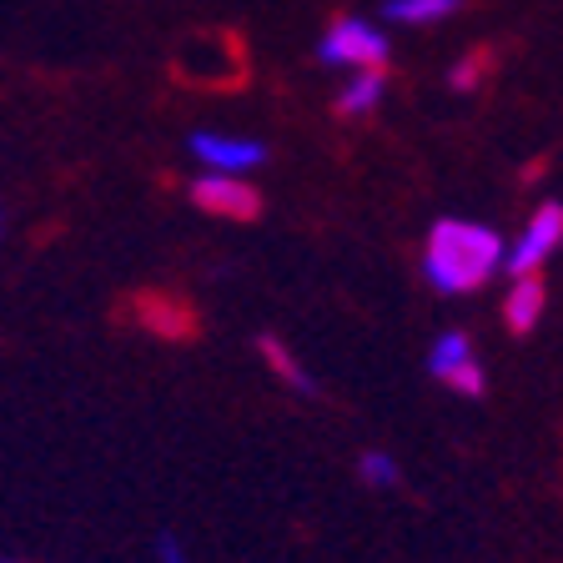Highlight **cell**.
Returning a JSON list of instances; mask_svg holds the SVG:
<instances>
[{
    "instance_id": "obj_12",
    "label": "cell",
    "mask_w": 563,
    "mask_h": 563,
    "mask_svg": "<svg viewBox=\"0 0 563 563\" xmlns=\"http://www.w3.org/2000/svg\"><path fill=\"white\" fill-rule=\"evenodd\" d=\"M483 70H488V56H483V51H473V56L453 60V70H448V86H453V91H473V86L483 81Z\"/></svg>"
},
{
    "instance_id": "obj_1",
    "label": "cell",
    "mask_w": 563,
    "mask_h": 563,
    "mask_svg": "<svg viewBox=\"0 0 563 563\" xmlns=\"http://www.w3.org/2000/svg\"><path fill=\"white\" fill-rule=\"evenodd\" d=\"M498 272H504V236L493 232L488 222L443 217V222L428 227V242H422V277H428L433 292H443V297L478 292V287H488Z\"/></svg>"
},
{
    "instance_id": "obj_3",
    "label": "cell",
    "mask_w": 563,
    "mask_h": 563,
    "mask_svg": "<svg viewBox=\"0 0 563 563\" xmlns=\"http://www.w3.org/2000/svg\"><path fill=\"white\" fill-rule=\"evenodd\" d=\"M563 246V207L543 201L533 217L523 222L518 236H504V272L508 277H539L543 262Z\"/></svg>"
},
{
    "instance_id": "obj_9",
    "label": "cell",
    "mask_w": 563,
    "mask_h": 563,
    "mask_svg": "<svg viewBox=\"0 0 563 563\" xmlns=\"http://www.w3.org/2000/svg\"><path fill=\"white\" fill-rule=\"evenodd\" d=\"M543 317V282L539 277H514L504 292V322L514 332H533V322Z\"/></svg>"
},
{
    "instance_id": "obj_13",
    "label": "cell",
    "mask_w": 563,
    "mask_h": 563,
    "mask_svg": "<svg viewBox=\"0 0 563 563\" xmlns=\"http://www.w3.org/2000/svg\"><path fill=\"white\" fill-rule=\"evenodd\" d=\"M156 563H191L187 543L176 539V533H162V539H156Z\"/></svg>"
},
{
    "instance_id": "obj_7",
    "label": "cell",
    "mask_w": 563,
    "mask_h": 563,
    "mask_svg": "<svg viewBox=\"0 0 563 563\" xmlns=\"http://www.w3.org/2000/svg\"><path fill=\"white\" fill-rule=\"evenodd\" d=\"M383 96H387V76H383V70H357V76H347V81L338 86V111L347 121L373 117L377 106H383Z\"/></svg>"
},
{
    "instance_id": "obj_5",
    "label": "cell",
    "mask_w": 563,
    "mask_h": 563,
    "mask_svg": "<svg viewBox=\"0 0 563 563\" xmlns=\"http://www.w3.org/2000/svg\"><path fill=\"white\" fill-rule=\"evenodd\" d=\"M187 152L197 156L201 172H222V176H246L267 162V146L257 136H236V131H197L187 141Z\"/></svg>"
},
{
    "instance_id": "obj_6",
    "label": "cell",
    "mask_w": 563,
    "mask_h": 563,
    "mask_svg": "<svg viewBox=\"0 0 563 563\" xmlns=\"http://www.w3.org/2000/svg\"><path fill=\"white\" fill-rule=\"evenodd\" d=\"M191 201L211 217H232V222H252L262 211V197L246 176H222V172H201L191 181Z\"/></svg>"
},
{
    "instance_id": "obj_10",
    "label": "cell",
    "mask_w": 563,
    "mask_h": 563,
    "mask_svg": "<svg viewBox=\"0 0 563 563\" xmlns=\"http://www.w3.org/2000/svg\"><path fill=\"white\" fill-rule=\"evenodd\" d=\"M457 11H463V0H383V21L387 25H412V31L438 25Z\"/></svg>"
},
{
    "instance_id": "obj_8",
    "label": "cell",
    "mask_w": 563,
    "mask_h": 563,
    "mask_svg": "<svg viewBox=\"0 0 563 563\" xmlns=\"http://www.w3.org/2000/svg\"><path fill=\"white\" fill-rule=\"evenodd\" d=\"M257 352H262V363H267L272 373H277L287 387H292V393H302V398H312V393H317V377L307 373L302 363H297V352L287 347V342H282V338H272V332H262V338H257Z\"/></svg>"
},
{
    "instance_id": "obj_4",
    "label": "cell",
    "mask_w": 563,
    "mask_h": 563,
    "mask_svg": "<svg viewBox=\"0 0 563 563\" xmlns=\"http://www.w3.org/2000/svg\"><path fill=\"white\" fill-rule=\"evenodd\" d=\"M428 373L443 387L463 393V398H483V387H488L483 357L468 342V332H443V338H433V347H428Z\"/></svg>"
},
{
    "instance_id": "obj_2",
    "label": "cell",
    "mask_w": 563,
    "mask_h": 563,
    "mask_svg": "<svg viewBox=\"0 0 563 563\" xmlns=\"http://www.w3.org/2000/svg\"><path fill=\"white\" fill-rule=\"evenodd\" d=\"M387 51H393V41L383 35V25L363 21V15H338L317 41V60L332 70H352V76L357 70H383Z\"/></svg>"
},
{
    "instance_id": "obj_11",
    "label": "cell",
    "mask_w": 563,
    "mask_h": 563,
    "mask_svg": "<svg viewBox=\"0 0 563 563\" xmlns=\"http://www.w3.org/2000/svg\"><path fill=\"white\" fill-rule=\"evenodd\" d=\"M357 473H363V483H373V488H398V478H402L398 457L383 453V448H367V453L357 457Z\"/></svg>"
},
{
    "instance_id": "obj_14",
    "label": "cell",
    "mask_w": 563,
    "mask_h": 563,
    "mask_svg": "<svg viewBox=\"0 0 563 563\" xmlns=\"http://www.w3.org/2000/svg\"><path fill=\"white\" fill-rule=\"evenodd\" d=\"M0 563H15V559H0Z\"/></svg>"
}]
</instances>
